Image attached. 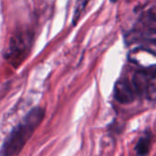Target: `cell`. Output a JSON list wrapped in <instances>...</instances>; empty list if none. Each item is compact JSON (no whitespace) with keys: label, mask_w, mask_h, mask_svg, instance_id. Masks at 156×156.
Returning a JSON list of instances; mask_svg holds the SVG:
<instances>
[{"label":"cell","mask_w":156,"mask_h":156,"mask_svg":"<svg viewBox=\"0 0 156 156\" xmlns=\"http://www.w3.org/2000/svg\"><path fill=\"white\" fill-rule=\"evenodd\" d=\"M44 114V109L41 108L30 110L7 138L0 151V156H16L41 123Z\"/></svg>","instance_id":"obj_1"},{"label":"cell","mask_w":156,"mask_h":156,"mask_svg":"<svg viewBox=\"0 0 156 156\" xmlns=\"http://www.w3.org/2000/svg\"><path fill=\"white\" fill-rule=\"evenodd\" d=\"M129 43H140L156 47V8L142 12L133 28L127 33Z\"/></svg>","instance_id":"obj_2"},{"label":"cell","mask_w":156,"mask_h":156,"mask_svg":"<svg viewBox=\"0 0 156 156\" xmlns=\"http://www.w3.org/2000/svg\"><path fill=\"white\" fill-rule=\"evenodd\" d=\"M30 48V38L24 34L15 36L9 44L8 59L14 66H18L26 57Z\"/></svg>","instance_id":"obj_3"},{"label":"cell","mask_w":156,"mask_h":156,"mask_svg":"<svg viewBox=\"0 0 156 156\" xmlns=\"http://www.w3.org/2000/svg\"><path fill=\"white\" fill-rule=\"evenodd\" d=\"M114 96L117 101L121 104H129L134 100L135 92L128 79L122 78L116 83Z\"/></svg>","instance_id":"obj_4"},{"label":"cell","mask_w":156,"mask_h":156,"mask_svg":"<svg viewBox=\"0 0 156 156\" xmlns=\"http://www.w3.org/2000/svg\"><path fill=\"white\" fill-rule=\"evenodd\" d=\"M151 134L145 133L139 139V140L135 146V151L138 155L145 156L149 153V151L151 150Z\"/></svg>","instance_id":"obj_5"},{"label":"cell","mask_w":156,"mask_h":156,"mask_svg":"<svg viewBox=\"0 0 156 156\" xmlns=\"http://www.w3.org/2000/svg\"><path fill=\"white\" fill-rule=\"evenodd\" d=\"M148 76V75H147ZM148 84L145 89V96L149 100H156V78L148 77Z\"/></svg>","instance_id":"obj_6"},{"label":"cell","mask_w":156,"mask_h":156,"mask_svg":"<svg viewBox=\"0 0 156 156\" xmlns=\"http://www.w3.org/2000/svg\"><path fill=\"white\" fill-rule=\"evenodd\" d=\"M88 1L89 0H77L75 9H74V13H73V24H75L77 22V20H79V18L82 15L83 11L85 10Z\"/></svg>","instance_id":"obj_7"},{"label":"cell","mask_w":156,"mask_h":156,"mask_svg":"<svg viewBox=\"0 0 156 156\" xmlns=\"http://www.w3.org/2000/svg\"><path fill=\"white\" fill-rule=\"evenodd\" d=\"M109 1H110V2H112V3H116V2L118 1V0H109Z\"/></svg>","instance_id":"obj_8"}]
</instances>
